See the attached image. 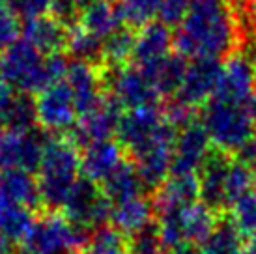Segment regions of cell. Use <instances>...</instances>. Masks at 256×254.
<instances>
[{
  "label": "cell",
  "mask_w": 256,
  "mask_h": 254,
  "mask_svg": "<svg viewBox=\"0 0 256 254\" xmlns=\"http://www.w3.org/2000/svg\"><path fill=\"white\" fill-rule=\"evenodd\" d=\"M191 6V0H161L159 19L168 26H178Z\"/></svg>",
  "instance_id": "obj_35"
},
{
  "label": "cell",
  "mask_w": 256,
  "mask_h": 254,
  "mask_svg": "<svg viewBox=\"0 0 256 254\" xmlns=\"http://www.w3.org/2000/svg\"><path fill=\"white\" fill-rule=\"evenodd\" d=\"M202 124L214 148L219 152L242 156L243 152L254 146L256 118L247 103L214 96L204 106Z\"/></svg>",
  "instance_id": "obj_2"
},
{
  "label": "cell",
  "mask_w": 256,
  "mask_h": 254,
  "mask_svg": "<svg viewBox=\"0 0 256 254\" xmlns=\"http://www.w3.org/2000/svg\"><path fill=\"white\" fill-rule=\"evenodd\" d=\"M124 157L126 152L120 142L114 138L90 142L80 152V174L94 180L96 184H101L120 164Z\"/></svg>",
  "instance_id": "obj_18"
},
{
  "label": "cell",
  "mask_w": 256,
  "mask_h": 254,
  "mask_svg": "<svg viewBox=\"0 0 256 254\" xmlns=\"http://www.w3.org/2000/svg\"><path fill=\"white\" fill-rule=\"evenodd\" d=\"M0 78L17 92H28L34 96L54 82L47 68V56H43L24 38L8 45L2 52Z\"/></svg>",
  "instance_id": "obj_5"
},
{
  "label": "cell",
  "mask_w": 256,
  "mask_h": 254,
  "mask_svg": "<svg viewBox=\"0 0 256 254\" xmlns=\"http://www.w3.org/2000/svg\"><path fill=\"white\" fill-rule=\"evenodd\" d=\"M174 45V34L170 26L163 21H152L136 30L135 52H133V64L136 66H150L157 60L168 56Z\"/></svg>",
  "instance_id": "obj_19"
},
{
  "label": "cell",
  "mask_w": 256,
  "mask_h": 254,
  "mask_svg": "<svg viewBox=\"0 0 256 254\" xmlns=\"http://www.w3.org/2000/svg\"><path fill=\"white\" fill-rule=\"evenodd\" d=\"M47 14H50L56 21L72 30L80 24L82 6L78 4V0H52Z\"/></svg>",
  "instance_id": "obj_34"
},
{
  "label": "cell",
  "mask_w": 256,
  "mask_h": 254,
  "mask_svg": "<svg viewBox=\"0 0 256 254\" xmlns=\"http://www.w3.org/2000/svg\"><path fill=\"white\" fill-rule=\"evenodd\" d=\"M166 254H194V250H192L189 245H180V247L168 248V252Z\"/></svg>",
  "instance_id": "obj_39"
},
{
  "label": "cell",
  "mask_w": 256,
  "mask_h": 254,
  "mask_svg": "<svg viewBox=\"0 0 256 254\" xmlns=\"http://www.w3.org/2000/svg\"><path fill=\"white\" fill-rule=\"evenodd\" d=\"M50 2H52V0H8V4L14 8L22 19L47 14Z\"/></svg>",
  "instance_id": "obj_36"
},
{
  "label": "cell",
  "mask_w": 256,
  "mask_h": 254,
  "mask_svg": "<svg viewBox=\"0 0 256 254\" xmlns=\"http://www.w3.org/2000/svg\"><path fill=\"white\" fill-rule=\"evenodd\" d=\"M100 185H101V190L105 192V196L112 204H120V202L140 196V194H144V190H146L135 161L129 159L128 156L122 159L120 164Z\"/></svg>",
  "instance_id": "obj_20"
},
{
  "label": "cell",
  "mask_w": 256,
  "mask_h": 254,
  "mask_svg": "<svg viewBox=\"0 0 256 254\" xmlns=\"http://www.w3.org/2000/svg\"><path fill=\"white\" fill-rule=\"evenodd\" d=\"M124 24L126 21H124L118 0H92L88 6L82 8L78 26L105 40Z\"/></svg>",
  "instance_id": "obj_22"
},
{
  "label": "cell",
  "mask_w": 256,
  "mask_h": 254,
  "mask_svg": "<svg viewBox=\"0 0 256 254\" xmlns=\"http://www.w3.org/2000/svg\"><path fill=\"white\" fill-rule=\"evenodd\" d=\"M38 126L50 134H64L78 120L77 106L66 80L52 82L36 94Z\"/></svg>",
  "instance_id": "obj_10"
},
{
  "label": "cell",
  "mask_w": 256,
  "mask_h": 254,
  "mask_svg": "<svg viewBox=\"0 0 256 254\" xmlns=\"http://www.w3.org/2000/svg\"><path fill=\"white\" fill-rule=\"evenodd\" d=\"M90 2H92V0H78V4H80V6L84 8V6H88V4H90Z\"/></svg>",
  "instance_id": "obj_41"
},
{
  "label": "cell",
  "mask_w": 256,
  "mask_h": 254,
  "mask_svg": "<svg viewBox=\"0 0 256 254\" xmlns=\"http://www.w3.org/2000/svg\"><path fill=\"white\" fill-rule=\"evenodd\" d=\"M217 213V210L204 204L202 200H196L194 204L189 206L185 215V245H202L220 224Z\"/></svg>",
  "instance_id": "obj_24"
},
{
  "label": "cell",
  "mask_w": 256,
  "mask_h": 254,
  "mask_svg": "<svg viewBox=\"0 0 256 254\" xmlns=\"http://www.w3.org/2000/svg\"><path fill=\"white\" fill-rule=\"evenodd\" d=\"M90 236L72 224L62 212H43L36 215L21 248L22 254H78L86 250Z\"/></svg>",
  "instance_id": "obj_4"
},
{
  "label": "cell",
  "mask_w": 256,
  "mask_h": 254,
  "mask_svg": "<svg viewBox=\"0 0 256 254\" xmlns=\"http://www.w3.org/2000/svg\"><path fill=\"white\" fill-rule=\"evenodd\" d=\"M240 38L242 15L234 0H191L174 34V47L191 60H222L236 52Z\"/></svg>",
  "instance_id": "obj_1"
},
{
  "label": "cell",
  "mask_w": 256,
  "mask_h": 254,
  "mask_svg": "<svg viewBox=\"0 0 256 254\" xmlns=\"http://www.w3.org/2000/svg\"><path fill=\"white\" fill-rule=\"evenodd\" d=\"M0 198H6L10 202L24 206V208L32 210L36 215L45 212L38 178L32 176V172H28V170H0Z\"/></svg>",
  "instance_id": "obj_17"
},
{
  "label": "cell",
  "mask_w": 256,
  "mask_h": 254,
  "mask_svg": "<svg viewBox=\"0 0 256 254\" xmlns=\"http://www.w3.org/2000/svg\"><path fill=\"white\" fill-rule=\"evenodd\" d=\"M21 36L32 43L43 56H52L66 52L70 28L56 21L50 14H43L36 17H26L22 21Z\"/></svg>",
  "instance_id": "obj_16"
},
{
  "label": "cell",
  "mask_w": 256,
  "mask_h": 254,
  "mask_svg": "<svg viewBox=\"0 0 256 254\" xmlns=\"http://www.w3.org/2000/svg\"><path fill=\"white\" fill-rule=\"evenodd\" d=\"M0 254H22L21 243L0 234Z\"/></svg>",
  "instance_id": "obj_38"
},
{
  "label": "cell",
  "mask_w": 256,
  "mask_h": 254,
  "mask_svg": "<svg viewBox=\"0 0 256 254\" xmlns=\"http://www.w3.org/2000/svg\"><path fill=\"white\" fill-rule=\"evenodd\" d=\"M142 70L150 75L161 98H172L178 94L180 86L184 82L187 62L182 54H168V56L157 60L156 64L144 66Z\"/></svg>",
  "instance_id": "obj_23"
},
{
  "label": "cell",
  "mask_w": 256,
  "mask_h": 254,
  "mask_svg": "<svg viewBox=\"0 0 256 254\" xmlns=\"http://www.w3.org/2000/svg\"><path fill=\"white\" fill-rule=\"evenodd\" d=\"M114 204L105 196L101 185L86 176H78L73 184L60 212L66 219L84 232H96L101 226H107L112 217Z\"/></svg>",
  "instance_id": "obj_6"
},
{
  "label": "cell",
  "mask_w": 256,
  "mask_h": 254,
  "mask_svg": "<svg viewBox=\"0 0 256 254\" xmlns=\"http://www.w3.org/2000/svg\"><path fill=\"white\" fill-rule=\"evenodd\" d=\"M256 90V68L245 56V52H232L222 64L220 78L215 98L249 103L250 96Z\"/></svg>",
  "instance_id": "obj_14"
},
{
  "label": "cell",
  "mask_w": 256,
  "mask_h": 254,
  "mask_svg": "<svg viewBox=\"0 0 256 254\" xmlns=\"http://www.w3.org/2000/svg\"><path fill=\"white\" fill-rule=\"evenodd\" d=\"M245 254H256V234H252L245 245Z\"/></svg>",
  "instance_id": "obj_40"
},
{
  "label": "cell",
  "mask_w": 256,
  "mask_h": 254,
  "mask_svg": "<svg viewBox=\"0 0 256 254\" xmlns=\"http://www.w3.org/2000/svg\"><path fill=\"white\" fill-rule=\"evenodd\" d=\"M230 224L242 238H250L256 234V189L247 190L245 194L230 204Z\"/></svg>",
  "instance_id": "obj_29"
},
{
  "label": "cell",
  "mask_w": 256,
  "mask_h": 254,
  "mask_svg": "<svg viewBox=\"0 0 256 254\" xmlns=\"http://www.w3.org/2000/svg\"><path fill=\"white\" fill-rule=\"evenodd\" d=\"M50 133L40 126L28 131H6L0 136V170L22 168L38 172Z\"/></svg>",
  "instance_id": "obj_9"
},
{
  "label": "cell",
  "mask_w": 256,
  "mask_h": 254,
  "mask_svg": "<svg viewBox=\"0 0 256 254\" xmlns=\"http://www.w3.org/2000/svg\"><path fill=\"white\" fill-rule=\"evenodd\" d=\"M136 30L124 24L120 28L103 40V66L105 68H120L133 62L135 52Z\"/></svg>",
  "instance_id": "obj_25"
},
{
  "label": "cell",
  "mask_w": 256,
  "mask_h": 254,
  "mask_svg": "<svg viewBox=\"0 0 256 254\" xmlns=\"http://www.w3.org/2000/svg\"><path fill=\"white\" fill-rule=\"evenodd\" d=\"M254 189H256V172H254Z\"/></svg>",
  "instance_id": "obj_42"
},
{
  "label": "cell",
  "mask_w": 256,
  "mask_h": 254,
  "mask_svg": "<svg viewBox=\"0 0 256 254\" xmlns=\"http://www.w3.org/2000/svg\"><path fill=\"white\" fill-rule=\"evenodd\" d=\"M118 4H120L126 24L138 30L140 26L159 17L161 0H118Z\"/></svg>",
  "instance_id": "obj_31"
},
{
  "label": "cell",
  "mask_w": 256,
  "mask_h": 254,
  "mask_svg": "<svg viewBox=\"0 0 256 254\" xmlns=\"http://www.w3.org/2000/svg\"><path fill=\"white\" fill-rule=\"evenodd\" d=\"M0 136H2V127H0Z\"/></svg>",
  "instance_id": "obj_43"
},
{
  "label": "cell",
  "mask_w": 256,
  "mask_h": 254,
  "mask_svg": "<svg viewBox=\"0 0 256 254\" xmlns=\"http://www.w3.org/2000/svg\"><path fill=\"white\" fill-rule=\"evenodd\" d=\"M0 2H8V0H0Z\"/></svg>",
  "instance_id": "obj_44"
},
{
  "label": "cell",
  "mask_w": 256,
  "mask_h": 254,
  "mask_svg": "<svg viewBox=\"0 0 256 254\" xmlns=\"http://www.w3.org/2000/svg\"><path fill=\"white\" fill-rule=\"evenodd\" d=\"M105 78H107V92L124 108L157 105V101L161 99L150 75L136 64L105 68Z\"/></svg>",
  "instance_id": "obj_8"
},
{
  "label": "cell",
  "mask_w": 256,
  "mask_h": 254,
  "mask_svg": "<svg viewBox=\"0 0 256 254\" xmlns=\"http://www.w3.org/2000/svg\"><path fill=\"white\" fill-rule=\"evenodd\" d=\"M220 71H222L220 60H212V58L191 60V64H187L184 82L176 94V99L191 108L206 105L217 90Z\"/></svg>",
  "instance_id": "obj_13"
},
{
  "label": "cell",
  "mask_w": 256,
  "mask_h": 254,
  "mask_svg": "<svg viewBox=\"0 0 256 254\" xmlns=\"http://www.w3.org/2000/svg\"><path fill=\"white\" fill-rule=\"evenodd\" d=\"M15 98H17V90H14L12 86H8L6 82L0 80V127L2 129L6 127L10 112L14 108Z\"/></svg>",
  "instance_id": "obj_37"
},
{
  "label": "cell",
  "mask_w": 256,
  "mask_h": 254,
  "mask_svg": "<svg viewBox=\"0 0 256 254\" xmlns=\"http://www.w3.org/2000/svg\"><path fill=\"white\" fill-rule=\"evenodd\" d=\"M36 220V213L21 204L0 198V234L21 243Z\"/></svg>",
  "instance_id": "obj_26"
},
{
  "label": "cell",
  "mask_w": 256,
  "mask_h": 254,
  "mask_svg": "<svg viewBox=\"0 0 256 254\" xmlns=\"http://www.w3.org/2000/svg\"><path fill=\"white\" fill-rule=\"evenodd\" d=\"M154 217H156L154 200H150L146 194H140L120 204H114L110 224L129 238L138 230L146 228L150 222H154Z\"/></svg>",
  "instance_id": "obj_21"
},
{
  "label": "cell",
  "mask_w": 256,
  "mask_h": 254,
  "mask_svg": "<svg viewBox=\"0 0 256 254\" xmlns=\"http://www.w3.org/2000/svg\"><path fill=\"white\" fill-rule=\"evenodd\" d=\"M230 154L214 150L206 162L198 170L200 200L220 212L228 208V174H230Z\"/></svg>",
  "instance_id": "obj_15"
},
{
  "label": "cell",
  "mask_w": 256,
  "mask_h": 254,
  "mask_svg": "<svg viewBox=\"0 0 256 254\" xmlns=\"http://www.w3.org/2000/svg\"><path fill=\"white\" fill-rule=\"evenodd\" d=\"M0 60H2V52H0Z\"/></svg>",
  "instance_id": "obj_45"
},
{
  "label": "cell",
  "mask_w": 256,
  "mask_h": 254,
  "mask_svg": "<svg viewBox=\"0 0 256 254\" xmlns=\"http://www.w3.org/2000/svg\"><path fill=\"white\" fill-rule=\"evenodd\" d=\"M66 82L72 88L78 116L94 110L107 98L105 66H94L72 58L66 71Z\"/></svg>",
  "instance_id": "obj_11"
},
{
  "label": "cell",
  "mask_w": 256,
  "mask_h": 254,
  "mask_svg": "<svg viewBox=\"0 0 256 254\" xmlns=\"http://www.w3.org/2000/svg\"><path fill=\"white\" fill-rule=\"evenodd\" d=\"M36 174L45 212H60L80 176V150L64 134H50Z\"/></svg>",
  "instance_id": "obj_3"
},
{
  "label": "cell",
  "mask_w": 256,
  "mask_h": 254,
  "mask_svg": "<svg viewBox=\"0 0 256 254\" xmlns=\"http://www.w3.org/2000/svg\"><path fill=\"white\" fill-rule=\"evenodd\" d=\"M129 254H166L168 247L164 245L156 222H150L146 228L128 238Z\"/></svg>",
  "instance_id": "obj_32"
},
{
  "label": "cell",
  "mask_w": 256,
  "mask_h": 254,
  "mask_svg": "<svg viewBox=\"0 0 256 254\" xmlns=\"http://www.w3.org/2000/svg\"><path fill=\"white\" fill-rule=\"evenodd\" d=\"M66 54L73 60L88 62L94 66H103V40L90 34L82 26L72 28Z\"/></svg>",
  "instance_id": "obj_27"
},
{
  "label": "cell",
  "mask_w": 256,
  "mask_h": 254,
  "mask_svg": "<svg viewBox=\"0 0 256 254\" xmlns=\"http://www.w3.org/2000/svg\"><path fill=\"white\" fill-rule=\"evenodd\" d=\"M242 240L230 222H220L217 230L196 247L194 254H245Z\"/></svg>",
  "instance_id": "obj_28"
},
{
  "label": "cell",
  "mask_w": 256,
  "mask_h": 254,
  "mask_svg": "<svg viewBox=\"0 0 256 254\" xmlns=\"http://www.w3.org/2000/svg\"><path fill=\"white\" fill-rule=\"evenodd\" d=\"M21 26V15L17 14L8 2H0V49L19 40Z\"/></svg>",
  "instance_id": "obj_33"
},
{
  "label": "cell",
  "mask_w": 256,
  "mask_h": 254,
  "mask_svg": "<svg viewBox=\"0 0 256 254\" xmlns=\"http://www.w3.org/2000/svg\"><path fill=\"white\" fill-rule=\"evenodd\" d=\"M84 252L86 254H129L128 236H124L112 224L101 226L96 232H92Z\"/></svg>",
  "instance_id": "obj_30"
},
{
  "label": "cell",
  "mask_w": 256,
  "mask_h": 254,
  "mask_svg": "<svg viewBox=\"0 0 256 254\" xmlns=\"http://www.w3.org/2000/svg\"><path fill=\"white\" fill-rule=\"evenodd\" d=\"M212 146L214 144L202 120L192 118L178 129L170 174H198L202 164L214 152Z\"/></svg>",
  "instance_id": "obj_12"
},
{
  "label": "cell",
  "mask_w": 256,
  "mask_h": 254,
  "mask_svg": "<svg viewBox=\"0 0 256 254\" xmlns=\"http://www.w3.org/2000/svg\"><path fill=\"white\" fill-rule=\"evenodd\" d=\"M166 126L168 120L164 116V110L157 105L128 108L122 114L118 124L116 140L120 142L129 159H135L150 144L157 140V136L163 133Z\"/></svg>",
  "instance_id": "obj_7"
}]
</instances>
